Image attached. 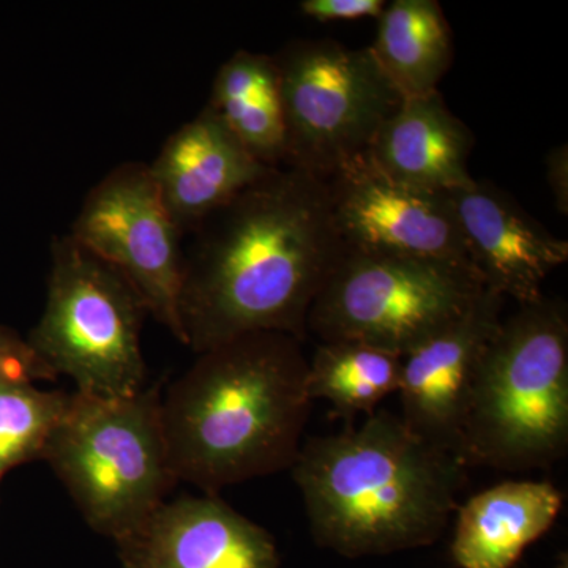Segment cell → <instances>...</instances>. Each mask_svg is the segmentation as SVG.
I'll return each instance as SVG.
<instances>
[{
  "instance_id": "3",
  "label": "cell",
  "mask_w": 568,
  "mask_h": 568,
  "mask_svg": "<svg viewBox=\"0 0 568 568\" xmlns=\"http://www.w3.org/2000/svg\"><path fill=\"white\" fill-rule=\"evenodd\" d=\"M466 463L377 410L361 426L302 444L291 473L310 532L346 558L428 547L458 510Z\"/></svg>"
},
{
  "instance_id": "21",
  "label": "cell",
  "mask_w": 568,
  "mask_h": 568,
  "mask_svg": "<svg viewBox=\"0 0 568 568\" xmlns=\"http://www.w3.org/2000/svg\"><path fill=\"white\" fill-rule=\"evenodd\" d=\"M58 379L50 368L33 353L28 339L0 325V386Z\"/></svg>"
},
{
  "instance_id": "12",
  "label": "cell",
  "mask_w": 568,
  "mask_h": 568,
  "mask_svg": "<svg viewBox=\"0 0 568 568\" xmlns=\"http://www.w3.org/2000/svg\"><path fill=\"white\" fill-rule=\"evenodd\" d=\"M123 568H278L274 537L219 495L164 500L114 540Z\"/></svg>"
},
{
  "instance_id": "22",
  "label": "cell",
  "mask_w": 568,
  "mask_h": 568,
  "mask_svg": "<svg viewBox=\"0 0 568 568\" xmlns=\"http://www.w3.org/2000/svg\"><path fill=\"white\" fill-rule=\"evenodd\" d=\"M384 0H304L301 11L305 17L320 22L358 21L383 14Z\"/></svg>"
},
{
  "instance_id": "16",
  "label": "cell",
  "mask_w": 568,
  "mask_h": 568,
  "mask_svg": "<svg viewBox=\"0 0 568 568\" xmlns=\"http://www.w3.org/2000/svg\"><path fill=\"white\" fill-rule=\"evenodd\" d=\"M564 496L551 481L507 480L457 510L452 558L459 568H511L555 525Z\"/></svg>"
},
{
  "instance_id": "6",
  "label": "cell",
  "mask_w": 568,
  "mask_h": 568,
  "mask_svg": "<svg viewBox=\"0 0 568 568\" xmlns=\"http://www.w3.org/2000/svg\"><path fill=\"white\" fill-rule=\"evenodd\" d=\"M148 315L129 280L69 233L52 241L47 305L26 339L77 392L123 398L145 387L141 331Z\"/></svg>"
},
{
  "instance_id": "13",
  "label": "cell",
  "mask_w": 568,
  "mask_h": 568,
  "mask_svg": "<svg viewBox=\"0 0 568 568\" xmlns=\"http://www.w3.org/2000/svg\"><path fill=\"white\" fill-rule=\"evenodd\" d=\"M467 260L488 290L518 305L545 297L544 283L568 261V242L549 233L489 182L448 192Z\"/></svg>"
},
{
  "instance_id": "18",
  "label": "cell",
  "mask_w": 568,
  "mask_h": 568,
  "mask_svg": "<svg viewBox=\"0 0 568 568\" xmlns=\"http://www.w3.org/2000/svg\"><path fill=\"white\" fill-rule=\"evenodd\" d=\"M369 50L405 99L436 92L454 61V39L443 7L437 0H395L377 18Z\"/></svg>"
},
{
  "instance_id": "9",
  "label": "cell",
  "mask_w": 568,
  "mask_h": 568,
  "mask_svg": "<svg viewBox=\"0 0 568 568\" xmlns=\"http://www.w3.org/2000/svg\"><path fill=\"white\" fill-rule=\"evenodd\" d=\"M70 234L118 268L149 315L183 345L179 305L185 235L168 212L148 163H122L104 175L85 196Z\"/></svg>"
},
{
  "instance_id": "7",
  "label": "cell",
  "mask_w": 568,
  "mask_h": 568,
  "mask_svg": "<svg viewBox=\"0 0 568 568\" xmlns=\"http://www.w3.org/2000/svg\"><path fill=\"white\" fill-rule=\"evenodd\" d=\"M484 290L469 264L347 252L316 295L306 332L405 358L457 323Z\"/></svg>"
},
{
  "instance_id": "23",
  "label": "cell",
  "mask_w": 568,
  "mask_h": 568,
  "mask_svg": "<svg viewBox=\"0 0 568 568\" xmlns=\"http://www.w3.org/2000/svg\"><path fill=\"white\" fill-rule=\"evenodd\" d=\"M547 182L555 197L556 207L562 215H568V148L560 144L549 151L545 159Z\"/></svg>"
},
{
  "instance_id": "19",
  "label": "cell",
  "mask_w": 568,
  "mask_h": 568,
  "mask_svg": "<svg viewBox=\"0 0 568 568\" xmlns=\"http://www.w3.org/2000/svg\"><path fill=\"white\" fill-rule=\"evenodd\" d=\"M403 357L355 342L320 343L308 358L310 398L325 399L335 414L353 420L376 413L402 381Z\"/></svg>"
},
{
  "instance_id": "15",
  "label": "cell",
  "mask_w": 568,
  "mask_h": 568,
  "mask_svg": "<svg viewBox=\"0 0 568 568\" xmlns=\"http://www.w3.org/2000/svg\"><path fill=\"white\" fill-rule=\"evenodd\" d=\"M474 134L454 114L439 91L403 99L377 130L366 162L398 185L448 193L469 189Z\"/></svg>"
},
{
  "instance_id": "5",
  "label": "cell",
  "mask_w": 568,
  "mask_h": 568,
  "mask_svg": "<svg viewBox=\"0 0 568 568\" xmlns=\"http://www.w3.org/2000/svg\"><path fill=\"white\" fill-rule=\"evenodd\" d=\"M162 386L123 398L74 390L43 462L89 528L118 540L168 500L178 478L162 420Z\"/></svg>"
},
{
  "instance_id": "14",
  "label": "cell",
  "mask_w": 568,
  "mask_h": 568,
  "mask_svg": "<svg viewBox=\"0 0 568 568\" xmlns=\"http://www.w3.org/2000/svg\"><path fill=\"white\" fill-rule=\"evenodd\" d=\"M149 170L183 235L272 168L254 160L209 104L164 142Z\"/></svg>"
},
{
  "instance_id": "17",
  "label": "cell",
  "mask_w": 568,
  "mask_h": 568,
  "mask_svg": "<svg viewBox=\"0 0 568 568\" xmlns=\"http://www.w3.org/2000/svg\"><path fill=\"white\" fill-rule=\"evenodd\" d=\"M207 104L254 160L284 166L286 126L274 55L234 52L216 71Z\"/></svg>"
},
{
  "instance_id": "24",
  "label": "cell",
  "mask_w": 568,
  "mask_h": 568,
  "mask_svg": "<svg viewBox=\"0 0 568 568\" xmlns=\"http://www.w3.org/2000/svg\"><path fill=\"white\" fill-rule=\"evenodd\" d=\"M555 568H568V555H567V552H562V555L559 556L558 562H556Z\"/></svg>"
},
{
  "instance_id": "20",
  "label": "cell",
  "mask_w": 568,
  "mask_h": 568,
  "mask_svg": "<svg viewBox=\"0 0 568 568\" xmlns=\"http://www.w3.org/2000/svg\"><path fill=\"white\" fill-rule=\"evenodd\" d=\"M69 398L36 384L0 386V480L13 467L43 458Z\"/></svg>"
},
{
  "instance_id": "11",
  "label": "cell",
  "mask_w": 568,
  "mask_h": 568,
  "mask_svg": "<svg viewBox=\"0 0 568 568\" xmlns=\"http://www.w3.org/2000/svg\"><path fill=\"white\" fill-rule=\"evenodd\" d=\"M504 301L485 286L457 323L403 358L399 417L422 439L462 459L478 368L503 323Z\"/></svg>"
},
{
  "instance_id": "8",
  "label": "cell",
  "mask_w": 568,
  "mask_h": 568,
  "mask_svg": "<svg viewBox=\"0 0 568 568\" xmlns=\"http://www.w3.org/2000/svg\"><path fill=\"white\" fill-rule=\"evenodd\" d=\"M286 126L284 166L331 179L368 151L405 97L369 47L298 39L274 55Z\"/></svg>"
},
{
  "instance_id": "4",
  "label": "cell",
  "mask_w": 568,
  "mask_h": 568,
  "mask_svg": "<svg viewBox=\"0 0 568 568\" xmlns=\"http://www.w3.org/2000/svg\"><path fill=\"white\" fill-rule=\"evenodd\" d=\"M568 450V313L559 298L519 305L478 368L467 413L466 466L545 469Z\"/></svg>"
},
{
  "instance_id": "10",
  "label": "cell",
  "mask_w": 568,
  "mask_h": 568,
  "mask_svg": "<svg viewBox=\"0 0 568 568\" xmlns=\"http://www.w3.org/2000/svg\"><path fill=\"white\" fill-rule=\"evenodd\" d=\"M325 182L347 252L470 265L448 193L388 181L365 155Z\"/></svg>"
},
{
  "instance_id": "2",
  "label": "cell",
  "mask_w": 568,
  "mask_h": 568,
  "mask_svg": "<svg viewBox=\"0 0 568 568\" xmlns=\"http://www.w3.org/2000/svg\"><path fill=\"white\" fill-rule=\"evenodd\" d=\"M302 342L257 332L197 354L162 395L178 481L207 495L293 467L312 414Z\"/></svg>"
},
{
  "instance_id": "1",
  "label": "cell",
  "mask_w": 568,
  "mask_h": 568,
  "mask_svg": "<svg viewBox=\"0 0 568 568\" xmlns=\"http://www.w3.org/2000/svg\"><path fill=\"white\" fill-rule=\"evenodd\" d=\"M190 235L179 316L196 354L257 332L304 343L310 308L347 253L327 182L291 166L272 168Z\"/></svg>"
}]
</instances>
